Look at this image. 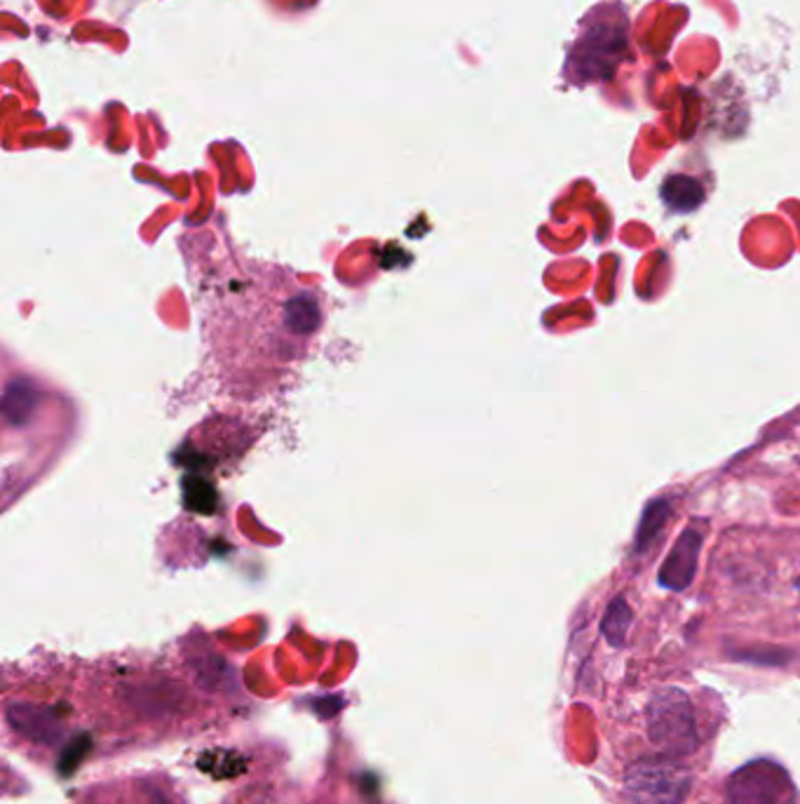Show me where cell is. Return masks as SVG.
<instances>
[{"label": "cell", "mask_w": 800, "mask_h": 804, "mask_svg": "<svg viewBox=\"0 0 800 804\" xmlns=\"http://www.w3.org/2000/svg\"><path fill=\"white\" fill-rule=\"evenodd\" d=\"M669 513H671V503H669V501H665V499L650 501V503L646 506L644 518H642V525H638V535H636L634 553H644V551H648V548L653 546V541L659 537V532H663V527L667 525Z\"/></svg>", "instance_id": "5"}, {"label": "cell", "mask_w": 800, "mask_h": 804, "mask_svg": "<svg viewBox=\"0 0 800 804\" xmlns=\"http://www.w3.org/2000/svg\"><path fill=\"white\" fill-rule=\"evenodd\" d=\"M625 788L634 804H681L690 788V776L669 755L648 757L632 764Z\"/></svg>", "instance_id": "2"}, {"label": "cell", "mask_w": 800, "mask_h": 804, "mask_svg": "<svg viewBox=\"0 0 800 804\" xmlns=\"http://www.w3.org/2000/svg\"><path fill=\"white\" fill-rule=\"evenodd\" d=\"M663 199L671 210L690 212L705 199V191L690 176H671L663 186Z\"/></svg>", "instance_id": "6"}, {"label": "cell", "mask_w": 800, "mask_h": 804, "mask_svg": "<svg viewBox=\"0 0 800 804\" xmlns=\"http://www.w3.org/2000/svg\"><path fill=\"white\" fill-rule=\"evenodd\" d=\"M629 623H632V610H629L627 600L625 598H615L608 604L604 623H602L606 640L611 644H615V647L623 644L625 638H627V631H629Z\"/></svg>", "instance_id": "7"}, {"label": "cell", "mask_w": 800, "mask_h": 804, "mask_svg": "<svg viewBox=\"0 0 800 804\" xmlns=\"http://www.w3.org/2000/svg\"><path fill=\"white\" fill-rule=\"evenodd\" d=\"M798 588H800V581H798Z\"/></svg>", "instance_id": "8"}, {"label": "cell", "mask_w": 800, "mask_h": 804, "mask_svg": "<svg viewBox=\"0 0 800 804\" xmlns=\"http://www.w3.org/2000/svg\"><path fill=\"white\" fill-rule=\"evenodd\" d=\"M648 734L669 757L690 753L697 746L693 705L684 692L667 690L653 696L648 705Z\"/></svg>", "instance_id": "1"}, {"label": "cell", "mask_w": 800, "mask_h": 804, "mask_svg": "<svg viewBox=\"0 0 800 804\" xmlns=\"http://www.w3.org/2000/svg\"><path fill=\"white\" fill-rule=\"evenodd\" d=\"M702 541H705V537L699 535L697 529H686V532L674 543L663 567H659V577H657L659 583L669 588V591H686L695 579Z\"/></svg>", "instance_id": "4"}, {"label": "cell", "mask_w": 800, "mask_h": 804, "mask_svg": "<svg viewBox=\"0 0 800 804\" xmlns=\"http://www.w3.org/2000/svg\"><path fill=\"white\" fill-rule=\"evenodd\" d=\"M787 788V774L772 762H751L728 783L732 804H777Z\"/></svg>", "instance_id": "3"}]
</instances>
